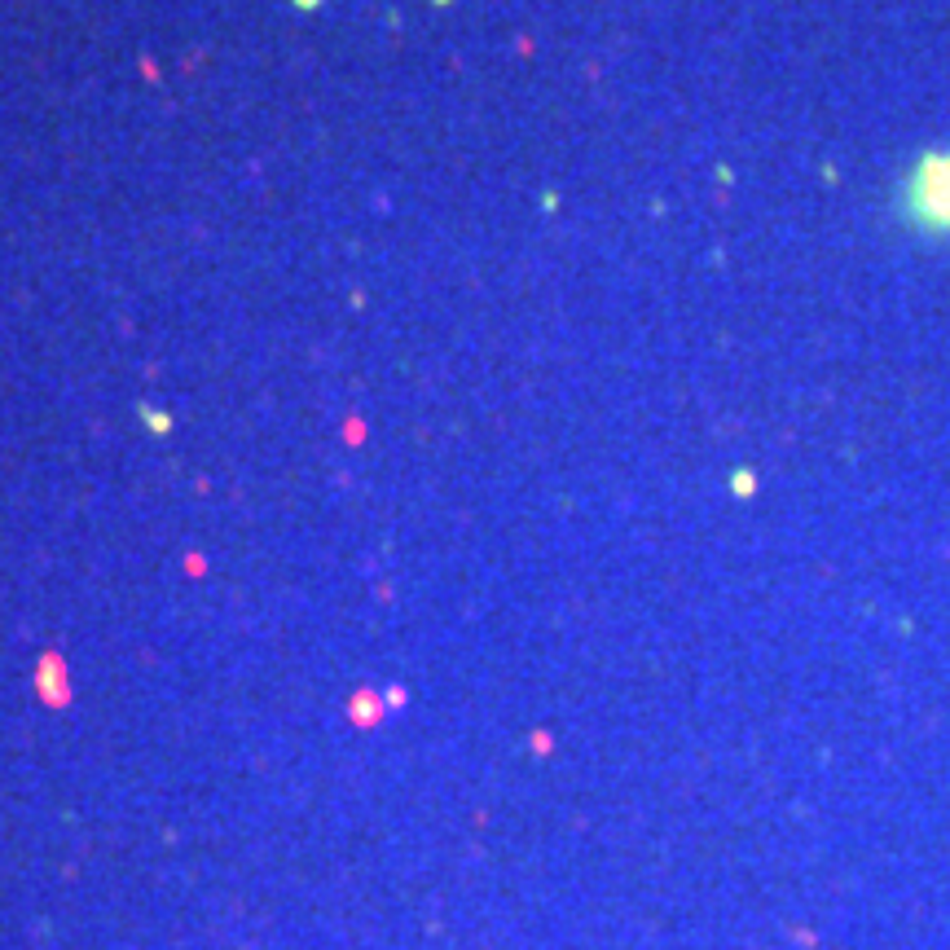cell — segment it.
<instances>
[{"instance_id": "6da1fadb", "label": "cell", "mask_w": 950, "mask_h": 950, "mask_svg": "<svg viewBox=\"0 0 950 950\" xmlns=\"http://www.w3.org/2000/svg\"><path fill=\"white\" fill-rule=\"evenodd\" d=\"M898 212L915 234L950 238V154L937 150L915 163L902 185Z\"/></svg>"}, {"instance_id": "7a4b0ae2", "label": "cell", "mask_w": 950, "mask_h": 950, "mask_svg": "<svg viewBox=\"0 0 950 950\" xmlns=\"http://www.w3.org/2000/svg\"><path fill=\"white\" fill-rule=\"evenodd\" d=\"M295 5H300V9H317V5H322V0H295Z\"/></svg>"}, {"instance_id": "3957f363", "label": "cell", "mask_w": 950, "mask_h": 950, "mask_svg": "<svg viewBox=\"0 0 950 950\" xmlns=\"http://www.w3.org/2000/svg\"><path fill=\"white\" fill-rule=\"evenodd\" d=\"M436 5H449V0H436Z\"/></svg>"}]
</instances>
